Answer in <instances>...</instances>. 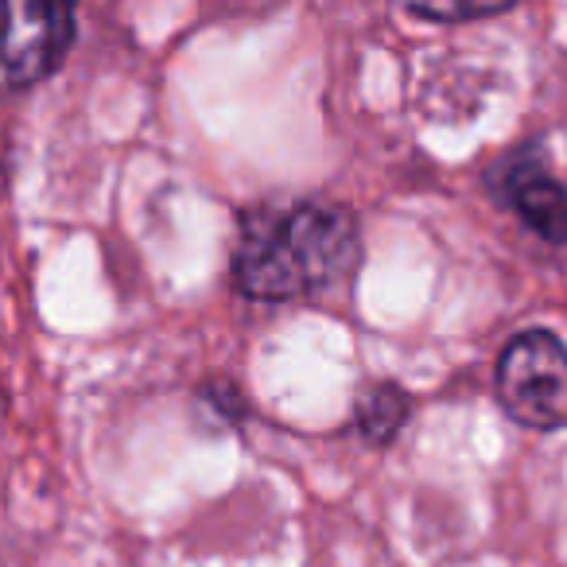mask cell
<instances>
[{
    "mask_svg": "<svg viewBox=\"0 0 567 567\" xmlns=\"http://www.w3.org/2000/svg\"><path fill=\"white\" fill-rule=\"evenodd\" d=\"M358 265V226L327 203L252 210L241 221L234 280L252 300H300L339 288Z\"/></svg>",
    "mask_w": 567,
    "mask_h": 567,
    "instance_id": "obj_1",
    "label": "cell"
},
{
    "mask_svg": "<svg viewBox=\"0 0 567 567\" xmlns=\"http://www.w3.org/2000/svg\"><path fill=\"white\" fill-rule=\"evenodd\" d=\"M497 401L536 432L567 427V347L551 331H520L497 358Z\"/></svg>",
    "mask_w": 567,
    "mask_h": 567,
    "instance_id": "obj_2",
    "label": "cell"
},
{
    "mask_svg": "<svg viewBox=\"0 0 567 567\" xmlns=\"http://www.w3.org/2000/svg\"><path fill=\"white\" fill-rule=\"evenodd\" d=\"M74 43V9L48 0H0V86L48 79Z\"/></svg>",
    "mask_w": 567,
    "mask_h": 567,
    "instance_id": "obj_3",
    "label": "cell"
},
{
    "mask_svg": "<svg viewBox=\"0 0 567 567\" xmlns=\"http://www.w3.org/2000/svg\"><path fill=\"white\" fill-rule=\"evenodd\" d=\"M502 187H505L509 206L525 218L528 229H536V234L551 245L567 241V190L559 187L540 164L517 159V164L505 172Z\"/></svg>",
    "mask_w": 567,
    "mask_h": 567,
    "instance_id": "obj_4",
    "label": "cell"
},
{
    "mask_svg": "<svg viewBox=\"0 0 567 567\" xmlns=\"http://www.w3.org/2000/svg\"><path fill=\"white\" fill-rule=\"evenodd\" d=\"M354 416H358V427H362L365 440L385 447V443L404 427V420H409V396H404L396 385H370L362 396H358Z\"/></svg>",
    "mask_w": 567,
    "mask_h": 567,
    "instance_id": "obj_5",
    "label": "cell"
},
{
    "mask_svg": "<svg viewBox=\"0 0 567 567\" xmlns=\"http://www.w3.org/2000/svg\"><path fill=\"white\" fill-rule=\"evenodd\" d=\"M509 4H409L412 17L420 20H435V24H458V20H482V17H497Z\"/></svg>",
    "mask_w": 567,
    "mask_h": 567,
    "instance_id": "obj_6",
    "label": "cell"
}]
</instances>
